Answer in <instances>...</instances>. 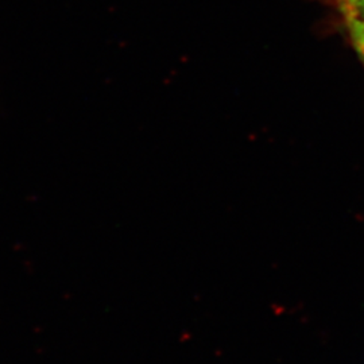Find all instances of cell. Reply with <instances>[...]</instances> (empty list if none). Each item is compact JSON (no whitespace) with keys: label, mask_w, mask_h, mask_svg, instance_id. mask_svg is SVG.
Wrapping results in <instances>:
<instances>
[{"label":"cell","mask_w":364,"mask_h":364,"mask_svg":"<svg viewBox=\"0 0 364 364\" xmlns=\"http://www.w3.org/2000/svg\"><path fill=\"white\" fill-rule=\"evenodd\" d=\"M352 46L364 63V19L351 14H343Z\"/></svg>","instance_id":"cell-1"},{"label":"cell","mask_w":364,"mask_h":364,"mask_svg":"<svg viewBox=\"0 0 364 364\" xmlns=\"http://www.w3.org/2000/svg\"><path fill=\"white\" fill-rule=\"evenodd\" d=\"M343 14H351L364 19V0H336Z\"/></svg>","instance_id":"cell-2"}]
</instances>
